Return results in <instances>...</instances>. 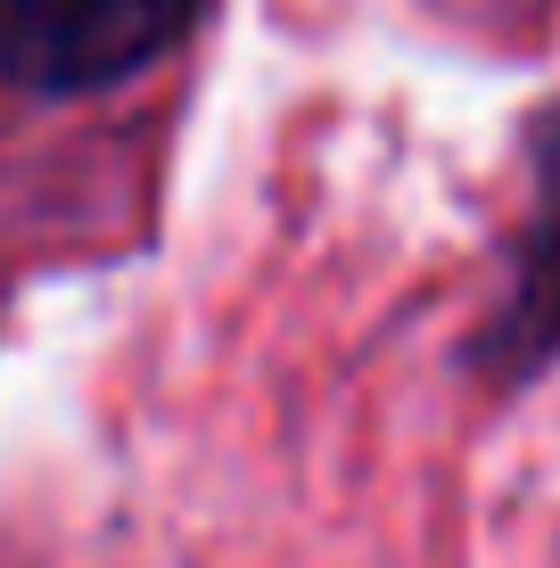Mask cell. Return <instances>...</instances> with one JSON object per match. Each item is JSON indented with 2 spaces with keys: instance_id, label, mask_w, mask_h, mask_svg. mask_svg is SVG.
Returning <instances> with one entry per match:
<instances>
[{
  "instance_id": "obj_1",
  "label": "cell",
  "mask_w": 560,
  "mask_h": 568,
  "mask_svg": "<svg viewBox=\"0 0 560 568\" xmlns=\"http://www.w3.org/2000/svg\"><path fill=\"white\" fill-rule=\"evenodd\" d=\"M206 0H0V91L42 108L108 100L198 33Z\"/></svg>"
},
{
  "instance_id": "obj_2",
  "label": "cell",
  "mask_w": 560,
  "mask_h": 568,
  "mask_svg": "<svg viewBox=\"0 0 560 568\" xmlns=\"http://www.w3.org/2000/svg\"><path fill=\"white\" fill-rule=\"evenodd\" d=\"M560 355V115L544 124V156H536V206L519 223V272H511V305L487 329V363L495 379H528Z\"/></svg>"
}]
</instances>
